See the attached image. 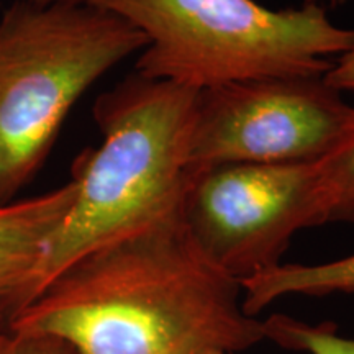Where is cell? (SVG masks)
<instances>
[{
    "mask_svg": "<svg viewBox=\"0 0 354 354\" xmlns=\"http://www.w3.org/2000/svg\"><path fill=\"white\" fill-rule=\"evenodd\" d=\"M77 354L240 353L264 339L241 284L212 263L183 212L84 256L7 320Z\"/></svg>",
    "mask_w": 354,
    "mask_h": 354,
    "instance_id": "1",
    "label": "cell"
},
{
    "mask_svg": "<svg viewBox=\"0 0 354 354\" xmlns=\"http://www.w3.org/2000/svg\"><path fill=\"white\" fill-rule=\"evenodd\" d=\"M198 92L133 73L97 97L102 143L74 161L76 198L21 307L84 256L180 214Z\"/></svg>",
    "mask_w": 354,
    "mask_h": 354,
    "instance_id": "2",
    "label": "cell"
},
{
    "mask_svg": "<svg viewBox=\"0 0 354 354\" xmlns=\"http://www.w3.org/2000/svg\"><path fill=\"white\" fill-rule=\"evenodd\" d=\"M148 39L135 73L207 91L272 77H323L354 48V28L318 2L269 8L256 0H91Z\"/></svg>",
    "mask_w": 354,
    "mask_h": 354,
    "instance_id": "3",
    "label": "cell"
},
{
    "mask_svg": "<svg viewBox=\"0 0 354 354\" xmlns=\"http://www.w3.org/2000/svg\"><path fill=\"white\" fill-rule=\"evenodd\" d=\"M148 39L92 3L13 2L0 19V205L33 180L92 84Z\"/></svg>",
    "mask_w": 354,
    "mask_h": 354,
    "instance_id": "4",
    "label": "cell"
},
{
    "mask_svg": "<svg viewBox=\"0 0 354 354\" xmlns=\"http://www.w3.org/2000/svg\"><path fill=\"white\" fill-rule=\"evenodd\" d=\"M353 109L325 76L259 79L201 91L189 172L236 162H317L342 140Z\"/></svg>",
    "mask_w": 354,
    "mask_h": 354,
    "instance_id": "5",
    "label": "cell"
},
{
    "mask_svg": "<svg viewBox=\"0 0 354 354\" xmlns=\"http://www.w3.org/2000/svg\"><path fill=\"white\" fill-rule=\"evenodd\" d=\"M317 162L220 165L190 172L185 228L238 282L281 264L294 234L318 227Z\"/></svg>",
    "mask_w": 354,
    "mask_h": 354,
    "instance_id": "6",
    "label": "cell"
},
{
    "mask_svg": "<svg viewBox=\"0 0 354 354\" xmlns=\"http://www.w3.org/2000/svg\"><path fill=\"white\" fill-rule=\"evenodd\" d=\"M76 198L73 179L41 196L0 205V326L24 304L53 234Z\"/></svg>",
    "mask_w": 354,
    "mask_h": 354,
    "instance_id": "7",
    "label": "cell"
},
{
    "mask_svg": "<svg viewBox=\"0 0 354 354\" xmlns=\"http://www.w3.org/2000/svg\"><path fill=\"white\" fill-rule=\"evenodd\" d=\"M354 294V254L322 264H279L241 282V302L248 315L287 295L325 297Z\"/></svg>",
    "mask_w": 354,
    "mask_h": 354,
    "instance_id": "8",
    "label": "cell"
},
{
    "mask_svg": "<svg viewBox=\"0 0 354 354\" xmlns=\"http://www.w3.org/2000/svg\"><path fill=\"white\" fill-rule=\"evenodd\" d=\"M315 197L318 225L354 223V109L342 140L318 161Z\"/></svg>",
    "mask_w": 354,
    "mask_h": 354,
    "instance_id": "9",
    "label": "cell"
},
{
    "mask_svg": "<svg viewBox=\"0 0 354 354\" xmlns=\"http://www.w3.org/2000/svg\"><path fill=\"white\" fill-rule=\"evenodd\" d=\"M264 339L305 354H354V339L338 333L335 323H308L299 318L271 315L263 320Z\"/></svg>",
    "mask_w": 354,
    "mask_h": 354,
    "instance_id": "10",
    "label": "cell"
},
{
    "mask_svg": "<svg viewBox=\"0 0 354 354\" xmlns=\"http://www.w3.org/2000/svg\"><path fill=\"white\" fill-rule=\"evenodd\" d=\"M8 331V330H7ZM10 333V331H8ZM8 354H77L63 339L48 335L10 333Z\"/></svg>",
    "mask_w": 354,
    "mask_h": 354,
    "instance_id": "11",
    "label": "cell"
},
{
    "mask_svg": "<svg viewBox=\"0 0 354 354\" xmlns=\"http://www.w3.org/2000/svg\"><path fill=\"white\" fill-rule=\"evenodd\" d=\"M325 81L339 92H353L354 94V48L344 53L333 63Z\"/></svg>",
    "mask_w": 354,
    "mask_h": 354,
    "instance_id": "12",
    "label": "cell"
},
{
    "mask_svg": "<svg viewBox=\"0 0 354 354\" xmlns=\"http://www.w3.org/2000/svg\"><path fill=\"white\" fill-rule=\"evenodd\" d=\"M28 2L37 3V6H82V3H88L91 0H28Z\"/></svg>",
    "mask_w": 354,
    "mask_h": 354,
    "instance_id": "13",
    "label": "cell"
},
{
    "mask_svg": "<svg viewBox=\"0 0 354 354\" xmlns=\"http://www.w3.org/2000/svg\"><path fill=\"white\" fill-rule=\"evenodd\" d=\"M10 349V333L7 331V326H0V354H8Z\"/></svg>",
    "mask_w": 354,
    "mask_h": 354,
    "instance_id": "14",
    "label": "cell"
},
{
    "mask_svg": "<svg viewBox=\"0 0 354 354\" xmlns=\"http://www.w3.org/2000/svg\"><path fill=\"white\" fill-rule=\"evenodd\" d=\"M307 2H318V0H307ZM330 2L333 3V6H338V3L344 2V0H330Z\"/></svg>",
    "mask_w": 354,
    "mask_h": 354,
    "instance_id": "15",
    "label": "cell"
},
{
    "mask_svg": "<svg viewBox=\"0 0 354 354\" xmlns=\"http://www.w3.org/2000/svg\"><path fill=\"white\" fill-rule=\"evenodd\" d=\"M209 354H232V353H225V351H214V353H209Z\"/></svg>",
    "mask_w": 354,
    "mask_h": 354,
    "instance_id": "16",
    "label": "cell"
}]
</instances>
